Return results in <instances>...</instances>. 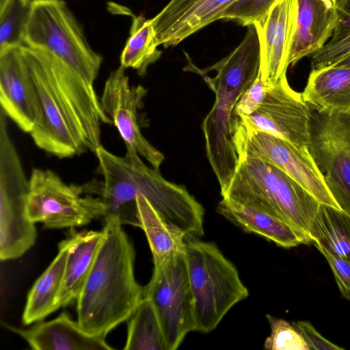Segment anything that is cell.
<instances>
[{"mask_svg":"<svg viewBox=\"0 0 350 350\" xmlns=\"http://www.w3.org/2000/svg\"><path fill=\"white\" fill-rule=\"evenodd\" d=\"M307 148L338 206L350 213V109H312Z\"/></svg>","mask_w":350,"mask_h":350,"instance_id":"9c48e42d","label":"cell"},{"mask_svg":"<svg viewBox=\"0 0 350 350\" xmlns=\"http://www.w3.org/2000/svg\"><path fill=\"white\" fill-rule=\"evenodd\" d=\"M21 46L0 51V103L6 116L21 130L29 133L38 117L39 106L35 85Z\"/></svg>","mask_w":350,"mask_h":350,"instance_id":"9a60e30c","label":"cell"},{"mask_svg":"<svg viewBox=\"0 0 350 350\" xmlns=\"http://www.w3.org/2000/svg\"><path fill=\"white\" fill-rule=\"evenodd\" d=\"M260 47L254 25L247 31L240 43L226 57L205 69L188 61L187 70L199 73L215 70L209 77L200 74L215 94V102L203 120L207 158L217 178L223 196L235 174L239 157L233 142V111L243 93L259 73Z\"/></svg>","mask_w":350,"mask_h":350,"instance_id":"277c9868","label":"cell"},{"mask_svg":"<svg viewBox=\"0 0 350 350\" xmlns=\"http://www.w3.org/2000/svg\"><path fill=\"white\" fill-rule=\"evenodd\" d=\"M94 153L103 181L85 184V192L101 198L105 217H115L122 225L139 227L136 197L142 195L187 239L204 234V209L184 186L166 180L159 169L146 165L134 149L126 148L125 155L120 157L100 146Z\"/></svg>","mask_w":350,"mask_h":350,"instance_id":"7a4b0ae2","label":"cell"},{"mask_svg":"<svg viewBox=\"0 0 350 350\" xmlns=\"http://www.w3.org/2000/svg\"><path fill=\"white\" fill-rule=\"evenodd\" d=\"M237 0H170L153 18L159 46H175L211 23Z\"/></svg>","mask_w":350,"mask_h":350,"instance_id":"e0dca14e","label":"cell"},{"mask_svg":"<svg viewBox=\"0 0 350 350\" xmlns=\"http://www.w3.org/2000/svg\"><path fill=\"white\" fill-rule=\"evenodd\" d=\"M275 0H237L220 16L219 20L233 21L248 27L262 17Z\"/></svg>","mask_w":350,"mask_h":350,"instance_id":"f546056e","label":"cell"},{"mask_svg":"<svg viewBox=\"0 0 350 350\" xmlns=\"http://www.w3.org/2000/svg\"><path fill=\"white\" fill-rule=\"evenodd\" d=\"M31 0H11L0 11V51L24 45L23 32Z\"/></svg>","mask_w":350,"mask_h":350,"instance_id":"83f0119b","label":"cell"},{"mask_svg":"<svg viewBox=\"0 0 350 350\" xmlns=\"http://www.w3.org/2000/svg\"><path fill=\"white\" fill-rule=\"evenodd\" d=\"M125 69L120 65L110 73L100 98L101 106L118 131L126 148L134 149L152 167L159 169L164 155L148 142L140 129L138 111L147 90L141 85L131 86Z\"/></svg>","mask_w":350,"mask_h":350,"instance_id":"5bb4252c","label":"cell"},{"mask_svg":"<svg viewBox=\"0 0 350 350\" xmlns=\"http://www.w3.org/2000/svg\"><path fill=\"white\" fill-rule=\"evenodd\" d=\"M217 212L247 232L261 236L284 248L310 244V238L286 222L265 213L222 198Z\"/></svg>","mask_w":350,"mask_h":350,"instance_id":"44dd1931","label":"cell"},{"mask_svg":"<svg viewBox=\"0 0 350 350\" xmlns=\"http://www.w3.org/2000/svg\"><path fill=\"white\" fill-rule=\"evenodd\" d=\"M103 220V240L77 299V312L85 331L106 337L133 314L144 287L135 278V250L122 224L115 217Z\"/></svg>","mask_w":350,"mask_h":350,"instance_id":"3957f363","label":"cell"},{"mask_svg":"<svg viewBox=\"0 0 350 350\" xmlns=\"http://www.w3.org/2000/svg\"><path fill=\"white\" fill-rule=\"evenodd\" d=\"M327 260L335 278L340 294L350 299V261L329 253L322 249H317Z\"/></svg>","mask_w":350,"mask_h":350,"instance_id":"d6a6232c","label":"cell"},{"mask_svg":"<svg viewBox=\"0 0 350 350\" xmlns=\"http://www.w3.org/2000/svg\"><path fill=\"white\" fill-rule=\"evenodd\" d=\"M233 133L239 158H257L276 166L300 184L321 204L339 208L308 149L264 132L246 131L235 125H233Z\"/></svg>","mask_w":350,"mask_h":350,"instance_id":"7c38bea8","label":"cell"},{"mask_svg":"<svg viewBox=\"0 0 350 350\" xmlns=\"http://www.w3.org/2000/svg\"><path fill=\"white\" fill-rule=\"evenodd\" d=\"M293 324L301 332L310 349L344 350L323 337L309 321H298Z\"/></svg>","mask_w":350,"mask_h":350,"instance_id":"836d02e7","label":"cell"},{"mask_svg":"<svg viewBox=\"0 0 350 350\" xmlns=\"http://www.w3.org/2000/svg\"><path fill=\"white\" fill-rule=\"evenodd\" d=\"M21 49L39 106L29 133L34 144L58 158L93 152L100 146L101 123L112 124L90 83L53 54L26 45Z\"/></svg>","mask_w":350,"mask_h":350,"instance_id":"6da1fadb","label":"cell"},{"mask_svg":"<svg viewBox=\"0 0 350 350\" xmlns=\"http://www.w3.org/2000/svg\"><path fill=\"white\" fill-rule=\"evenodd\" d=\"M334 66L345 68H350V54L344 57L341 61L338 62Z\"/></svg>","mask_w":350,"mask_h":350,"instance_id":"d590c367","label":"cell"},{"mask_svg":"<svg viewBox=\"0 0 350 350\" xmlns=\"http://www.w3.org/2000/svg\"><path fill=\"white\" fill-rule=\"evenodd\" d=\"M267 319L271 327V334L264 343V348L269 350H310L301 332L287 321L270 314Z\"/></svg>","mask_w":350,"mask_h":350,"instance_id":"f1b7e54d","label":"cell"},{"mask_svg":"<svg viewBox=\"0 0 350 350\" xmlns=\"http://www.w3.org/2000/svg\"><path fill=\"white\" fill-rule=\"evenodd\" d=\"M132 17L129 36L120 55V65L137 70L140 76L146 75L148 67L161 56L158 49L156 32L152 18L129 14Z\"/></svg>","mask_w":350,"mask_h":350,"instance_id":"484cf974","label":"cell"},{"mask_svg":"<svg viewBox=\"0 0 350 350\" xmlns=\"http://www.w3.org/2000/svg\"><path fill=\"white\" fill-rule=\"evenodd\" d=\"M185 256L196 331L208 333L249 292L235 266L213 243L187 239Z\"/></svg>","mask_w":350,"mask_h":350,"instance_id":"8992f818","label":"cell"},{"mask_svg":"<svg viewBox=\"0 0 350 350\" xmlns=\"http://www.w3.org/2000/svg\"><path fill=\"white\" fill-rule=\"evenodd\" d=\"M11 0H0V11L2 10Z\"/></svg>","mask_w":350,"mask_h":350,"instance_id":"8d00e7d4","label":"cell"},{"mask_svg":"<svg viewBox=\"0 0 350 350\" xmlns=\"http://www.w3.org/2000/svg\"><path fill=\"white\" fill-rule=\"evenodd\" d=\"M83 194V185H68L51 170L33 168L29 178L27 217L48 229L75 228L103 219L101 198Z\"/></svg>","mask_w":350,"mask_h":350,"instance_id":"ba28073f","label":"cell"},{"mask_svg":"<svg viewBox=\"0 0 350 350\" xmlns=\"http://www.w3.org/2000/svg\"><path fill=\"white\" fill-rule=\"evenodd\" d=\"M295 0H275L254 26L260 47L262 83L271 85L286 75L288 53Z\"/></svg>","mask_w":350,"mask_h":350,"instance_id":"2e32d148","label":"cell"},{"mask_svg":"<svg viewBox=\"0 0 350 350\" xmlns=\"http://www.w3.org/2000/svg\"><path fill=\"white\" fill-rule=\"evenodd\" d=\"M23 42L56 56L90 83L98 75L103 57L64 0H31Z\"/></svg>","mask_w":350,"mask_h":350,"instance_id":"52a82bcc","label":"cell"},{"mask_svg":"<svg viewBox=\"0 0 350 350\" xmlns=\"http://www.w3.org/2000/svg\"><path fill=\"white\" fill-rule=\"evenodd\" d=\"M136 204L139 227L146 236L154 266L173 256L184 254L185 234L166 221L142 195L137 196Z\"/></svg>","mask_w":350,"mask_h":350,"instance_id":"cb8c5ba5","label":"cell"},{"mask_svg":"<svg viewBox=\"0 0 350 350\" xmlns=\"http://www.w3.org/2000/svg\"><path fill=\"white\" fill-rule=\"evenodd\" d=\"M221 196L277 217L308 237L321 204L282 170L253 157L239 158L235 174Z\"/></svg>","mask_w":350,"mask_h":350,"instance_id":"5b68a950","label":"cell"},{"mask_svg":"<svg viewBox=\"0 0 350 350\" xmlns=\"http://www.w3.org/2000/svg\"><path fill=\"white\" fill-rule=\"evenodd\" d=\"M311 110L302 94L291 88L284 75L267 85L265 98L256 111L235 117L233 125L246 131L264 132L308 149Z\"/></svg>","mask_w":350,"mask_h":350,"instance_id":"4fadbf2b","label":"cell"},{"mask_svg":"<svg viewBox=\"0 0 350 350\" xmlns=\"http://www.w3.org/2000/svg\"><path fill=\"white\" fill-rule=\"evenodd\" d=\"M29 179L16 148L0 152V258L14 260L35 243V223L26 211Z\"/></svg>","mask_w":350,"mask_h":350,"instance_id":"8fae6325","label":"cell"},{"mask_svg":"<svg viewBox=\"0 0 350 350\" xmlns=\"http://www.w3.org/2000/svg\"><path fill=\"white\" fill-rule=\"evenodd\" d=\"M267 89V85L262 83L259 70L254 82L238 100L233 111L234 118L249 116L256 111L261 105Z\"/></svg>","mask_w":350,"mask_h":350,"instance_id":"1f68e13d","label":"cell"},{"mask_svg":"<svg viewBox=\"0 0 350 350\" xmlns=\"http://www.w3.org/2000/svg\"><path fill=\"white\" fill-rule=\"evenodd\" d=\"M309 238L317 249L322 248L350 261V213L320 204Z\"/></svg>","mask_w":350,"mask_h":350,"instance_id":"d4e9b609","label":"cell"},{"mask_svg":"<svg viewBox=\"0 0 350 350\" xmlns=\"http://www.w3.org/2000/svg\"><path fill=\"white\" fill-rule=\"evenodd\" d=\"M125 350H167L155 309L151 301L144 297L128 319Z\"/></svg>","mask_w":350,"mask_h":350,"instance_id":"4316f807","label":"cell"},{"mask_svg":"<svg viewBox=\"0 0 350 350\" xmlns=\"http://www.w3.org/2000/svg\"><path fill=\"white\" fill-rule=\"evenodd\" d=\"M301 94L314 109H350V68L332 66L311 70Z\"/></svg>","mask_w":350,"mask_h":350,"instance_id":"603a6c76","label":"cell"},{"mask_svg":"<svg viewBox=\"0 0 350 350\" xmlns=\"http://www.w3.org/2000/svg\"><path fill=\"white\" fill-rule=\"evenodd\" d=\"M338 14V23L329 40H338L350 33V0H340L334 5Z\"/></svg>","mask_w":350,"mask_h":350,"instance_id":"e575fe53","label":"cell"},{"mask_svg":"<svg viewBox=\"0 0 350 350\" xmlns=\"http://www.w3.org/2000/svg\"><path fill=\"white\" fill-rule=\"evenodd\" d=\"M144 297L155 309L167 350L176 349L189 332L196 331L185 253L154 266L152 278L144 287Z\"/></svg>","mask_w":350,"mask_h":350,"instance_id":"30bf717a","label":"cell"},{"mask_svg":"<svg viewBox=\"0 0 350 350\" xmlns=\"http://www.w3.org/2000/svg\"><path fill=\"white\" fill-rule=\"evenodd\" d=\"M340 0H331L333 5H336L337 3H338Z\"/></svg>","mask_w":350,"mask_h":350,"instance_id":"74e56055","label":"cell"},{"mask_svg":"<svg viewBox=\"0 0 350 350\" xmlns=\"http://www.w3.org/2000/svg\"><path fill=\"white\" fill-rule=\"evenodd\" d=\"M68 245L59 242L58 253L33 284L28 293L22 320L25 325L39 322L57 310L58 295L63 281Z\"/></svg>","mask_w":350,"mask_h":350,"instance_id":"7402d4cb","label":"cell"},{"mask_svg":"<svg viewBox=\"0 0 350 350\" xmlns=\"http://www.w3.org/2000/svg\"><path fill=\"white\" fill-rule=\"evenodd\" d=\"M103 237V231L70 228L67 237L68 250L64 273L58 295L61 307L77 301L92 269Z\"/></svg>","mask_w":350,"mask_h":350,"instance_id":"ffe728a7","label":"cell"},{"mask_svg":"<svg viewBox=\"0 0 350 350\" xmlns=\"http://www.w3.org/2000/svg\"><path fill=\"white\" fill-rule=\"evenodd\" d=\"M337 23V12L331 0H295L288 66L321 49L333 36Z\"/></svg>","mask_w":350,"mask_h":350,"instance_id":"ac0fdd59","label":"cell"},{"mask_svg":"<svg viewBox=\"0 0 350 350\" xmlns=\"http://www.w3.org/2000/svg\"><path fill=\"white\" fill-rule=\"evenodd\" d=\"M34 350H111L105 337L85 331L64 312L56 318L38 322L27 329L8 325Z\"/></svg>","mask_w":350,"mask_h":350,"instance_id":"d6986e66","label":"cell"},{"mask_svg":"<svg viewBox=\"0 0 350 350\" xmlns=\"http://www.w3.org/2000/svg\"><path fill=\"white\" fill-rule=\"evenodd\" d=\"M350 54V33L334 41L329 40L310 57L311 70L334 66Z\"/></svg>","mask_w":350,"mask_h":350,"instance_id":"4dcf8cb0","label":"cell"}]
</instances>
